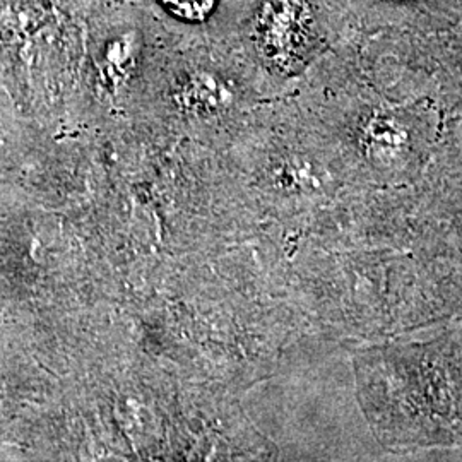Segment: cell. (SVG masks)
I'll use <instances>...</instances> for the list:
<instances>
[{"instance_id": "6da1fadb", "label": "cell", "mask_w": 462, "mask_h": 462, "mask_svg": "<svg viewBox=\"0 0 462 462\" xmlns=\"http://www.w3.org/2000/svg\"><path fill=\"white\" fill-rule=\"evenodd\" d=\"M162 4L183 21H204L215 11L217 0H162Z\"/></svg>"}]
</instances>
